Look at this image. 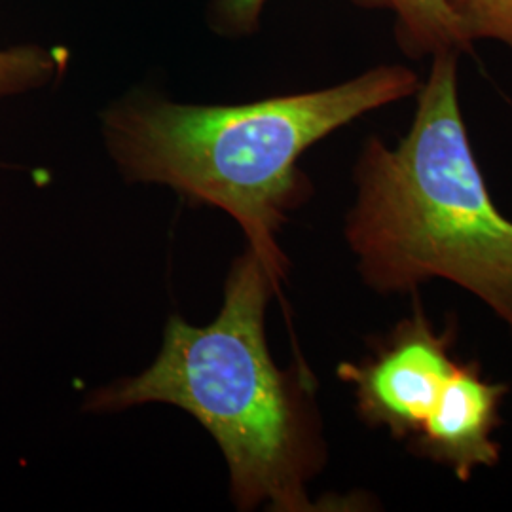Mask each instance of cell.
<instances>
[{
  "mask_svg": "<svg viewBox=\"0 0 512 512\" xmlns=\"http://www.w3.org/2000/svg\"><path fill=\"white\" fill-rule=\"evenodd\" d=\"M465 40H494L512 52V0H446Z\"/></svg>",
  "mask_w": 512,
  "mask_h": 512,
  "instance_id": "cell-7",
  "label": "cell"
},
{
  "mask_svg": "<svg viewBox=\"0 0 512 512\" xmlns=\"http://www.w3.org/2000/svg\"><path fill=\"white\" fill-rule=\"evenodd\" d=\"M456 50L431 57L408 131L370 135L353 165L344 238L361 281L382 296L442 279L473 294L512 336V220L494 202L459 103Z\"/></svg>",
  "mask_w": 512,
  "mask_h": 512,
  "instance_id": "cell-3",
  "label": "cell"
},
{
  "mask_svg": "<svg viewBox=\"0 0 512 512\" xmlns=\"http://www.w3.org/2000/svg\"><path fill=\"white\" fill-rule=\"evenodd\" d=\"M458 338L456 313L437 325L420 293L412 294L410 311L372 336L361 359L340 363L336 376L351 387L355 414L368 429L469 482L501 461L495 433L511 385L490 380L480 361L461 359Z\"/></svg>",
  "mask_w": 512,
  "mask_h": 512,
  "instance_id": "cell-4",
  "label": "cell"
},
{
  "mask_svg": "<svg viewBox=\"0 0 512 512\" xmlns=\"http://www.w3.org/2000/svg\"><path fill=\"white\" fill-rule=\"evenodd\" d=\"M420 80L384 63L323 90L239 105L133 90L101 112V135L126 183L167 186L192 207L220 209L249 247L289 264L277 236L313 194L300 158L365 114L414 97Z\"/></svg>",
  "mask_w": 512,
  "mask_h": 512,
  "instance_id": "cell-2",
  "label": "cell"
},
{
  "mask_svg": "<svg viewBox=\"0 0 512 512\" xmlns=\"http://www.w3.org/2000/svg\"><path fill=\"white\" fill-rule=\"evenodd\" d=\"M289 264L249 247L232 262L217 317L196 327L173 313L162 348L137 376L86 395V414L145 404L181 408L217 442L238 511H315L310 486L329 461L317 380L302 363L281 368L266 313Z\"/></svg>",
  "mask_w": 512,
  "mask_h": 512,
  "instance_id": "cell-1",
  "label": "cell"
},
{
  "mask_svg": "<svg viewBox=\"0 0 512 512\" xmlns=\"http://www.w3.org/2000/svg\"><path fill=\"white\" fill-rule=\"evenodd\" d=\"M67 61L63 48L27 44L0 50V101L48 86L65 73Z\"/></svg>",
  "mask_w": 512,
  "mask_h": 512,
  "instance_id": "cell-6",
  "label": "cell"
},
{
  "mask_svg": "<svg viewBox=\"0 0 512 512\" xmlns=\"http://www.w3.org/2000/svg\"><path fill=\"white\" fill-rule=\"evenodd\" d=\"M268 0H211L209 19L220 35L245 37L258 29Z\"/></svg>",
  "mask_w": 512,
  "mask_h": 512,
  "instance_id": "cell-8",
  "label": "cell"
},
{
  "mask_svg": "<svg viewBox=\"0 0 512 512\" xmlns=\"http://www.w3.org/2000/svg\"><path fill=\"white\" fill-rule=\"evenodd\" d=\"M368 10H387L395 16V38L410 59L433 57L456 50L469 54L473 46L465 40L446 0H353Z\"/></svg>",
  "mask_w": 512,
  "mask_h": 512,
  "instance_id": "cell-5",
  "label": "cell"
}]
</instances>
